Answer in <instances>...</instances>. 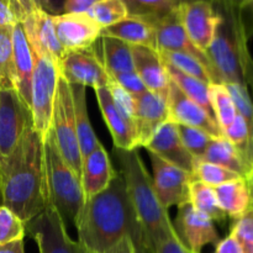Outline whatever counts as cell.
<instances>
[{"label":"cell","mask_w":253,"mask_h":253,"mask_svg":"<svg viewBox=\"0 0 253 253\" xmlns=\"http://www.w3.org/2000/svg\"><path fill=\"white\" fill-rule=\"evenodd\" d=\"M74 225L89 253H105L124 237L132 240L136 251L146 252L142 226L120 172L104 192L84 200Z\"/></svg>","instance_id":"1"},{"label":"cell","mask_w":253,"mask_h":253,"mask_svg":"<svg viewBox=\"0 0 253 253\" xmlns=\"http://www.w3.org/2000/svg\"><path fill=\"white\" fill-rule=\"evenodd\" d=\"M0 195L25 224L49 207L43 140L30 126L15 150L0 160Z\"/></svg>","instance_id":"2"},{"label":"cell","mask_w":253,"mask_h":253,"mask_svg":"<svg viewBox=\"0 0 253 253\" xmlns=\"http://www.w3.org/2000/svg\"><path fill=\"white\" fill-rule=\"evenodd\" d=\"M113 155L120 166L128 197L142 226L146 252L153 253L161 242L177 235L168 210L161 205L153 189L152 178L146 170L138 151L114 148Z\"/></svg>","instance_id":"3"},{"label":"cell","mask_w":253,"mask_h":253,"mask_svg":"<svg viewBox=\"0 0 253 253\" xmlns=\"http://www.w3.org/2000/svg\"><path fill=\"white\" fill-rule=\"evenodd\" d=\"M219 12V24L214 39L207 49V56L216 76L217 84H242L244 77L242 58L249 46L237 16L236 1L214 2Z\"/></svg>","instance_id":"4"},{"label":"cell","mask_w":253,"mask_h":253,"mask_svg":"<svg viewBox=\"0 0 253 253\" xmlns=\"http://www.w3.org/2000/svg\"><path fill=\"white\" fill-rule=\"evenodd\" d=\"M43 152L49 205L56 208L64 221L68 219L74 224L85 199L81 179L59 153L52 128L43 140Z\"/></svg>","instance_id":"5"},{"label":"cell","mask_w":253,"mask_h":253,"mask_svg":"<svg viewBox=\"0 0 253 253\" xmlns=\"http://www.w3.org/2000/svg\"><path fill=\"white\" fill-rule=\"evenodd\" d=\"M52 131L59 153L72 168L77 177L82 175V155L77 137L76 121H74L73 100H72L71 84L59 77L54 99L53 115H52Z\"/></svg>","instance_id":"6"},{"label":"cell","mask_w":253,"mask_h":253,"mask_svg":"<svg viewBox=\"0 0 253 253\" xmlns=\"http://www.w3.org/2000/svg\"><path fill=\"white\" fill-rule=\"evenodd\" d=\"M35 57L31 83V114L34 128L44 140L52 127L54 99L59 81V67L46 57Z\"/></svg>","instance_id":"7"},{"label":"cell","mask_w":253,"mask_h":253,"mask_svg":"<svg viewBox=\"0 0 253 253\" xmlns=\"http://www.w3.org/2000/svg\"><path fill=\"white\" fill-rule=\"evenodd\" d=\"M26 232L36 241L40 253H89L81 242L68 236L66 222L51 205L27 222Z\"/></svg>","instance_id":"8"},{"label":"cell","mask_w":253,"mask_h":253,"mask_svg":"<svg viewBox=\"0 0 253 253\" xmlns=\"http://www.w3.org/2000/svg\"><path fill=\"white\" fill-rule=\"evenodd\" d=\"M32 123L31 109L16 90H0V160L6 158Z\"/></svg>","instance_id":"9"},{"label":"cell","mask_w":253,"mask_h":253,"mask_svg":"<svg viewBox=\"0 0 253 253\" xmlns=\"http://www.w3.org/2000/svg\"><path fill=\"white\" fill-rule=\"evenodd\" d=\"M59 74L69 84L91 86L94 90L108 88L113 83L104 62L93 47L66 52L59 63Z\"/></svg>","instance_id":"10"},{"label":"cell","mask_w":253,"mask_h":253,"mask_svg":"<svg viewBox=\"0 0 253 253\" xmlns=\"http://www.w3.org/2000/svg\"><path fill=\"white\" fill-rule=\"evenodd\" d=\"M19 24L34 54L52 59L59 67L66 51L57 39L52 15L42 9L40 1H35Z\"/></svg>","instance_id":"11"},{"label":"cell","mask_w":253,"mask_h":253,"mask_svg":"<svg viewBox=\"0 0 253 253\" xmlns=\"http://www.w3.org/2000/svg\"><path fill=\"white\" fill-rule=\"evenodd\" d=\"M152 166V184L161 205L166 210L170 207L189 203V184L194 177L170 163L166 162L155 153L148 152Z\"/></svg>","instance_id":"12"},{"label":"cell","mask_w":253,"mask_h":253,"mask_svg":"<svg viewBox=\"0 0 253 253\" xmlns=\"http://www.w3.org/2000/svg\"><path fill=\"white\" fill-rule=\"evenodd\" d=\"M178 15L190 41L205 53L220 20L214 2L205 0L180 1Z\"/></svg>","instance_id":"13"},{"label":"cell","mask_w":253,"mask_h":253,"mask_svg":"<svg viewBox=\"0 0 253 253\" xmlns=\"http://www.w3.org/2000/svg\"><path fill=\"white\" fill-rule=\"evenodd\" d=\"M173 226L180 242L193 253H202L205 246H216L221 240L215 229L214 221L194 209L190 203L178 207V214Z\"/></svg>","instance_id":"14"},{"label":"cell","mask_w":253,"mask_h":253,"mask_svg":"<svg viewBox=\"0 0 253 253\" xmlns=\"http://www.w3.org/2000/svg\"><path fill=\"white\" fill-rule=\"evenodd\" d=\"M52 19L57 39L66 52L90 48L103 31L88 14L57 15Z\"/></svg>","instance_id":"15"},{"label":"cell","mask_w":253,"mask_h":253,"mask_svg":"<svg viewBox=\"0 0 253 253\" xmlns=\"http://www.w3.org/2000/svg\"><path fill=\"white\" fill-rule=\"evenodd\" d=\"M167 105L169 120L174 121L175 124L200 128L212 138L224 137V133L217 125L216 120L210 116L202 106L184 95L172 81L168 90Z\"/></svg>","instance_id":"16"},{"label":"cell","mask_w":253,"mask_h":253,"mask_svg":"<svg viewBox=\"0 0 253 253\" xmlns=\"http://www.w3.org/2000/svg\"><path fill=\"white\" fill-rule=\"evenodd\" d=\"M155 30L158 52H183V53L190 54L204 64L205 68L209 72L212 84H217L216 76H215V72L207 53L200 51L188 37L187 32L180 22L178 7L169 16L156 25Z\"/></svg>","instance_id":"17"},{"label":"cell","mask_w":253,"mask_h":253,"mask_svg":"<svg viewBox=\"0 0 253 253\" xmlns=\"http://www.w3.org/2000/svg\"><path fill=\"white\" fill-rule=\"evenodd\" d=\"M147 152L155 153L166 162L193 174L195 158L185 150L180 140L178 124L168 120L156 130L151 140L145 146Z\"/></svg>","instance_id":"18"},{"label":"cell","mask_w":253,"mask_h":253,"mask_svg":"<svg viewBox=\"0 0 253 253\" xmlns=\"http://www.w3.org/2000/svg\"><path fill=\"white\" fill-rule=\"evenodd\" d=\"M169 120L167 100L151 91L136 96V146L137 148L147 145L158 127Z\"/></svg>","instance_id":"19"},{"label":"cell","mask_w":253,"mask_h":253,"mask_svg":"<svg viewBox=\"0 0 253 253\" xmlns=\"http://www.w3.org/2000/svg\"><path fill=\"white\" fill-rule=\"evenodd\" d=\"M135 72L148 91L167 100L170 78L158 51L143 46H131Z\"/></svg>","instance_id":"20"},{"label":"cell","mask_w":253,"mask_h":253,"mask_svg":"<svg viewBox=\"0 0 253 253\" xmlns=\"http://www.w3.org/2000/svg\"><path fill=\"white\" fill-rule=\"evenodd\" d=\"M116 173L118 172L113 168L108 152L100 142L82 162L81 183L84 199H89L104 192L113 182Z\"/></svg>","instance_id":"21"},{"label":"cell","mask_w":253,"mask_h":253,"mask_svg":"<svg viewBox=\"0 0 253 253\" xmlns=\"http://www.w3.org/2000/svg\"><path fill=\"white\" fill-rule=\"evenodd\" d=\"M99 108L113 137L114 148L123 151L137 150L135 125L127 120L113 103L109 88L95 89Z\"/></svg>","instance_id":"22"},{"label":"cell","mask_w":253,"mask_h":253,"mask_svg":"<svg viewBox=\"0 0 253 253\" xmlns=\"http://www.w3.org/2000/svg\"><path fill=\"white\" fill-rule=\"evenodd\" d=\"M14 66L16 74V91L25 104L31 109V83L34 74L35 57L21 24H15L12 30Z\"/></svg>","instance_id":"23"},{"label":"cell","mask_w":253,"mask_h":253,"mask_svg":"<svg viewBox=\"0 0 253 253\" xmlns=\"http://www.w3.org/2000/svg\"><path fill=\"white\" fill-rule=\"evenodd\" d=\"M101 37H113L130 46H143L157 51L155 27L137 17L127 16L123 21L103 29Z\"/></svg>","instance_id":"24"},{"label":"cell","mask_w":253,"mask_h":253,"mask_svg":"<svg viewBox=\"0 0 253 253\" xmlns=\"http://www.w3.org/2000/svg\"><path fill=\"white\" fill-rule=\"evenodd\" d=\"M214 189L220 208L226 217L236 221L252 209L251 192L249 183L244 178L225 183Z\"/></svg>","instance_id":"25"},{"label":"cell","mask_w":253,"mask_h":253,"mask_svg":"<svg viewBox=\"0 0 253 253\" xmlns=\"http://www.w3.org/2000/svg\"><path fill=\"white\" fill-rule=\"evenodd\" d=\"M71 90L77 137H78L79 148H81L82 160H84L98 147L100 141L96 137L90 120H89L88 106H86V88L78 84H71Z\"/></svg>","instance_id":"26"},{"label":"cell","mask_w":253,"mask_h":253,"mask_svg":"<svg viewBox=\"0 0 253 253\" xmlns=\"http://www.w3.org/2000/svg\"><path fill=\"white\" fill-rule=\"evenodd\" d=\"M199 161L212 163V165L232 170L246 180L251 179L253 177L251 170L249 169L245 161L242 160L239 151L225 137L212 138L209 147L205 151L204 156Z\"/></svg>","instance_id":"27"},{"label":"cell","mask_w":253,"mask_h":253,"mask_svg":"<svg viewBox=\"0 0 253 253\" xmlns=\"http://www.w3.org/2000/svg\"><path fill=\"white\" fill-rule=\"evenodd\" d=\"M163 64H165V68L167 71L168 76H169L170 81L180 89V91L189 99H192L198 105L202 106L210 116L215 119L211 103H210V84L204 83V82L193 78L190 76H187V74L182 73L177 68L166 63V62H163Z\"/></svg>","instance_id":"28"},{"label":"cell","mask_w":253,"mask_h":253,"mask_svg":"<svg viewBox=\"0 0 253 253\" xmlns=\"http://www.w3.org/2000/svg\"><path fill=\"white\" fill-rule=\"evenodd\" d=\"M128 16L137 17L153 27L177 10L180 1L177 0H124Z\"/></svg>","instance_id":"29"},{"label":"cell","mask_w":253,"mask_h":253,"mask_svg":"<svg viewBox=\"0 0 253 253\" xmlns=\"http://www.w3.org/2000/svg\"><path fill=\"white\" fill-rule=\"evenodd\" d=\"M101 40L104 52L103 62L109 76L135 72L130 44L113 37H101Z\"/></svg>","instance_id":"30"},{"label":"cell","mask_w":253,"mask_h":253,"mask_svg":"<svg viewBox=\"0 0 253 253\" xmlns=\"http://www.w3.org/2000/svg\"><path fill=\"white\" fill-rule=\"evenodd\" d=\"M189 203L194 209L203 212L212 221L222 222L226 215L220 208L214 188L204 184L200 180L193 179L189 184Z\"/></svg>","instance_id":"31"},{"label":"cell","mask_w":253,"mask_h":253,"mask_svg":"<svg viewBox=\"0 0 253 253\" xmlns=\"http://www.w3.org/2000/svg\"><path fill=\"white\" fill-rule=\"evenodd\" d=\"M12 30L14 26L0 27V90H16Z\"/></svg>","instance_id":"32"},{"label":"cell","mask_w":253,"mask_h":253,"mask_svg":"<svg viewBox=\"0 0 253 253\" xmlns=\"http://www.w3.org/2000/svg\"><path fill=\"white\" fill-rule=\"evenodd\" d=\"M210 103L215 120L221 131L231 125L237 115L236 108L225 84H210Z\"/></svg>","instance_id":"33"},{"label":"cell","mask_w":253,"mask_h":253,"mask_svg":"<svg viewBox=\"0 0 253 253\" xmlns=\"http://www.w3.org/2000/svg\"><path fill=\"white\" fill-rule=\"evenodd\" d=\"M86 14L103 29L113 26L128 16L124 0H96Z\"/></svg>","instance_id":"34"},{"label":"cell","mask_w":253,"mask_h":253,"mask_svg":"<svg viewBox=\"0 0 253 253\" xmlns=\"http://www.w3.org/2000/svg\"><path fill=\"white\" fill-rule=\"evenodd\" d=\"M158 53L163 62L170 64L182 73L199 79L204 83L212 84L209 72L205 68L204 64L190 54L183 53V52H158Z\"/></svg>","instance_id":"35"},{"label":"cell","mask_w":253,"mask_h":253,"mask_svg":"<svg viewBox=\"0 0 253 253\" xmlns=\"http://www.w3.org/2000/svg\"><path fill=\"white\" fill-rule=\"evenodd\" d=\"M193 177H194V179L200 180L202 183L211 188H216L219 185L225 184V183L241 178L237 173L232 172V170L199 160H195L194 168H193Z\"/></svg>","instance_id":"36"},{"label":"cell","mask_w":253,"mask_h":253,"mask_svg":"<svg viewBox=\"0 0 253 253\" xmlns=\"http://www.w3.org/2000/svg\"><path fill=\"white\" fill-rule=\"evenodd\" d=\"M26 224L9 208L0 205V246L24 241Z\"/></svg>","instance_id":"37"},{"label":"cell","mask_w":253,"mask_h":253,"mask_svg":"<svg viewBox=\"0 0 253 253\" xmlns=\"http://www.w3.org/2000/svg\"><path fill=\"white\" fill-rule=\"evenodd\" d=\"M178 131H179L180 140H182L185 150L195 160H200L211 142V136L208 135L205 131L200 130V128L179 125V124H178Z\"/></svg>","instance_id":"38"},{"label":"cell","mask_w":253,"mask_h":253,"mask_svg":"<svg viewBox=\"0 0 253 253\" xmlns=\"http://www.w3.org/2000/svg\"><path fill=\"white\" fill-rule=\"evenodd\" d=\"M225 86L234 101L237 114L245 119L253 137V104L249 88L242 84H225Z\"/></svg>","instance_id":"39"},{"label":"cell","mask_w":253,"mask_h":253,"mask_svg":"<svg viewBox=\"0 0 253 253\" xmlns=\"http://www.w3.org/2000/svg\"><path fill=\"white\" fill-rule=\"evenodd\" d=\"M230 234L241 245L242 252L253 253V208L232 225Z\"/></svg>","instance_id":"40"},{"label":"cell","mask_w":253,"mask_h":253,"mask_svg":"<svg viewBox=\"0 0 253 253\" xmlns=\"http://www.w3.org/2000/svg\"><path fill=\"white\" fill-rule=\"evenodd\" d=\"M110 91L113 103L115 104L116 109L127 119L130 123L135 125V116H136V96L131 95L126 90H124L120 85L113 82L108 86Z\"/></svg>","instance_id":"41"},{"label":"cell","mask_w":253,"mask_h":253,"mask_svg":"<svg viewBox=\"0 0 253 253\" xmlns=\"http://www.w3.org/2000/svg\"><path fill=\"white\" fill-rule=\"evenodd\" d=\"M111 79L118 85H120L124 90H126L133 96H138L145 93V91H147V88L142 83V81H141L136 72L115 74V76L111 77Z\"/></svg>","instance_id":"42"},{"label":"cell","mask_w":253,"mask_h":253,"mask_svg":"<svg viewBox=\"0 0 253 253\" xmlns=\"http://www.w3.org/2000/svg\"><path fill=\"white\" fill-rule=\"evenodd\" d=\"M236 7L242 32L249 42L253 37V0L236 1Z\"/></svg>","instance_id":"43"},{"label":"cell","mask_w":253,"mask_h":253,"mask_svg":"<svg viewBox=\"0 0 253 253\" xmlns=\"http://www.w3.org/2000/svg\"><path fill=\"white\" fill-rule=\"evenodd\" d=\"M95 0H64L58 7V15L86 14Z\"/></svg>","instance_id":"44"},{"label":"cell","mask_w":253,"mask_h":253,"mask_svg":"<svg viewBox=\"0 0 253 253\" xmlns=\"http://www.w3.org/2000/svg\"><path fill=\"white\" fill-rule=\"evenodd\" d=\"M153 253H193L190 252L184 245L180 242L177 235L172 236L170 239L166 240V241L161 242L157 247H156Z\"/></svg>","instance_id":"45"},{"label":"cell","mask_w":253,"mask_h":253,"mask_svg":"<svg viewBox=\"0 0 253 253\" xmlns=\"http://www.w3.org/2000/svg\"><path fill=\"white\" fill-rule=\"evenodd\" d=\"M214 253H244L241 245L231 234L225 239L220 240L219 244L215 246Z\"/></svg>","instance_id":"46"},{"label":"cell","mask_w":253,"mask_h":253,"mask_svg":"<svg viewBox=\"0 0 253 253\" xmlns=\"http://www.w3.org/2000/svg\"><path fill=\"white\" fill-rule=\"evenodd\" d=\"M17 24L15 14L12 11L11 1L10 0H0V27L14 26Z\"/></svg>","instance_id":"47"},{"label":"cell","mask_w":253,"mask_h":253,"mask_svg":"<svg viewBox=\"0 0 253 253\" xmlns=\"http://www.w3.org/2000/svg\"><path fill=\"white\" fill-rule=\"evenodd\" d=\"M242 64H244V77L245 82H246V85L249 88L250 95H251V100L253 104V58L250 53V51H247L244 54V58H242Z\"/></svg>","instance_id":"48"},{"label":"cell","mask_w":253,"mask_h":253,"mask_svg":"<svg viewBox=\"0 0 253 253\" xmlns=\"http://www.w3.org/2000/svg\"><path fill=\"white\" fill-rule=\"evenodd\" d=\"M105 253H136V249L130 237H124L114 246H111Z\"/></svg>","instance_id":"49"},{"label":"cell","mask_w":253,"mask_h":253,"mask_svg":"<svg viewBox=\"0 0 253 253\" xmlns=\"http://www.w3.org/2000/svg\"><path fill=\"white\" fill-rule=\"evenodd\" d=\"M0 253H25L24 241H16L5 246H0Z\"/></svg>","instance_id":"50"},{"label":"cell","mask_w":253,"mask_h":253,"mask_svg":"<svg viewBox=\"0 0 253 253\" xmlns=\"http://www.w3.org/2000/svg\"><path fill=\"white\" fill-rule=\"evenodd\" d=\"M247 183H249V188H250V192H251V198H252V208H253V177L251 179L247 180Z\"/></svg>","instance_id":"51"},{"label":"cell","mask_w":253,"mask_h":253,"mask_svg":"<svg viewBox=\"0 0 253 253\" xmlns=\"http://www.w3.org/2000/svg\"><path fill=\"white\" fill-rule=\"evenodd\" d=\"M136 253H147V252H145V251H136Z\"/></svg>","instance_id":"52"},{"label":"cell","mask_w":253,"mask_h":253,"mask_svg":"<svg viewBox=\"0 0 253 253\" xmlns=\"http://www.w3.org/2000/svg\"><path fill=\"white\" fill-rule=\"evenodd\" d=\"M0 198H1V195H0Z\"/></svg>","instance_id":"53"}]
</instances>
